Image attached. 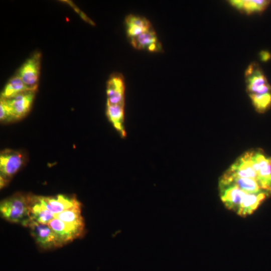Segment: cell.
<instances>
[{
  "instance_id": "16",
  "label": "cell",
  "mask_w": 271,
  "mask_h": 271,
  "mask_svg": "<svg viewBox=\"0 0 271 271\" xmlns=\"http://www.w3.org/2000/svg\"><path fill=\"white\" fill-rule=\"evenodd\" d=\"M124 24L129 39L136 37L153 28L151 23L147 18L133 14L126 16Z\"/></svg>"
},
{
  "instance_id": "20",
  "label": "cell",
  "mask_w": 271,
  "mask_h": 271,
  "mask_svg": "<svg viewBox=\"0 0 271 271\" xmlns=\"http://www.w3.org/2000/svg\"><path fill=\"white\" fill-rule=\"evenodd\" d=\"M230 4L237 10L246 14L260 13L268 6L270 2L266 0H232Z\"/></svg>"
},
{
  "instance_id": "2",
  "label": "cell",
  "mask_w": 271,
  "mask_h": 271,
  "mask_svg": "<svg viewBox=\"0 0 271 271\" xmlns=\"http://www.w3.org/2000/svg\"><path fill=\"white\" fill-rule=\"evenodd\" d=\"M25 158L20 152L6 149L0 154V184L2 188L18 172L25 163Z\"/></svg>"
},
{
  "instance_id": "24",
  "label": "cell",
  "mask_w": 271,
  "mask_h": 271,
  "mask_svg": "<svg viewBox=\"0 0 271 271\" xmlns=\"http://www.w3.org/2000/svg\"><path fill=\"white\" fill-rule=\"evenodd\" d=\"M260 56H261V59L264 61H267L270 57V54H269L268 52L266 51L261 52L260 53Z\"/></svg>"
},
{
  "instance_id": "7",
  "label": "cell",
  "mask_w": 271,
  "mask_h": 271,
  "mask_svg": "<svg viewBox=\"0 0 271 271\" xmlns=\"http://www.w3.org/2000/svg\"><path fill=\"white\" fill-rule=\"evenodd\" d=\"M247 91L249 94L270 93L271 86L260 70L256 65L251 64L245 71Z\"/></svg>"
},
{
  "instance_id": "9",
  "label": "cell",
  "mask_w": 271,
  "mask_h": 271,
  "mask_svg": "<svg viewBox=\"0 0 271 271\" xmlns=\"http://www.w3.org/2000/svg\"><path fill=\"white\" fill-rule=\"evenodd\" d=\"M226 172L238 177L257 181V174L253 159V150L246 151L241 155Z\"/></svg>"
},
{
  "instance_id": "4",
  "label": "cell",
  "mask_w": 271,
  "mask_h": 271,
  "mask_svg": "<svg viewBox=\"0 0 271 271\" xmlns=\"http://www.w3.org/2000/svg\"><path fill=\"white\" fill-rule=\"evenodd\" d=\"M56 234L62 246L82 236L84 224H75L63 222L54 218L48 224Z\"/></svg>"
},
{
  "instance_id": "21",
  "label": "cell",
  "mask_w": 271,
  "mask_h": 271,
  "mask_svg": "<svg viewBox=\"0 0 271 271\" xmlns=\"http://www.w3.org/2000/svg\"><path fill=\"white\" fill-rule=\"evenodd\" d=\"M81 204L55 214V218L67 223L84 224L81 215Z\"/></svg>"
},
{
  "instance_id": "11",
  "label": "cell",
  "mask_w": 271,
  "mask_h": 271,
  "mask_svg": "<svg viewBox=\"0 0 271 271\" xmlns=\"http://www.w3.org/2000/svg\"><path fill=\"white\" fill-rule=\"evenodd\" d=\"M221 200L226 208L236 213L247 192L233 185H219Z\"/></svg>"
},
{
  "instance_id": "3",
  "label": "cell",
  "mask_w": 271,
  "mask_h": 271,
  "mask_svg": "<svg viewBox=\"0 0 271 271\" xmlns=\"http://www.w3.org/2000/svg\"><path fill=\"white\" fill-rule=\"evenodd\" d=\"M28 228L35 242L41 248L49 250L61 247L56 234L48 224L31 220Z\"/></svg>"
},
{
  "instance_id": "10",
  "label": "cell",
  "mask_w": 271,
  "mask_h": 271,
  "mask_svg": "<svg viewBox=\"0 0 271 271\" xmlns=\"http://www.w3.org/2000/svg\"><path fill=\"white\" fill-rule=\"evenodd\" d=\"M125 83L123 76L119 73L112 74L107 82L106 104H125Z\"/></svg>"
},
{
  "instance_id": "23",
  "label": "cell",
  "mask_w": 271,
  "mask_h": 271,
  "mask_svg": "<svg viewBox=\"0 0 271 271\" xmlns=\"http://www.w3.org/2000/svg\"><path fill=\"white\" fill-rule=\"evenodd\" d=\"M0 120L2 122L13 121L9 108L2 98L0 99Z\"/></svg>"
},
{
  "instance_id": "18",
  "label": "cell",
  "mask_w": 271,
  "mask_h": 271,
  "mask_svg": "<svg viewBox=\"0 0 271 271\" xmlns=\"http://www.w3.org/2000/svg\"><path fill=\"white\" fill-rule=\"evenodd\" d=\"M106 116L122 138L126 136L124 126V105L106 104Z\"/></svg>"
},
{
  "instance_id": "13",
  "label": "cell",
  "mask_w": 271,
  "mask_h": 271,
  "mask_svg": "<svg viewBox=\"0 0 271 271\" xmlns=\"http://www.w3.org/2000/svg\"><path fill=\"white\" fill-rule=\"evenodd\" d=\"M129 39L131 45L137 49L153 52L163 51L162 45L153 28Z\"/></svg>"
},
{
  "instance_id": "14",
  "label": "cell",
  "mask_w": 271,
  "mask_h": 271,
  "mask_svg": "<svg viewBox=\"0 0 271 271\" xmlns=\"http://www.w3.org/2000/svg\"><path fill=\"white\" fill-rule=\"evenodd\" d=\"M219 185H233L249 193L265 192L255 180L238 177L226 171L221 176Z\"/></svg>"
},
{
  "instance_id": "17",
  "label": "cell",
  "mask_w": 271,
  "mask_h": 271,
  "mask_svg": "<svg viewBox=\"0 0 271 271\" xmlns=\"http://www.w3.org/2000/svg\"><path fill=\"white\" fill-rule=\"evenodd\" d=\"M269 194L266 192L258 193H247L243 198L236 213L243 217L251 214Z\"/></svg>"
},
{
  "instance_id": "22",
  "label": "cell",
  "mask_w": 271,
  "mask_h": 271,
  "mask_svg": "<svg viewBox=\"0 0 271 271\" xmlns=\"http://www.w3.org/2000/svg\"><path fill=\"white\" fill-rule=\"evenodd\" d=\"M249 97L256 110L264 112L271 106V93L249 94Z\"/></svg>"
},
{
  "instance_id": "1",
  "label": "cell",
  "mask_w": 271,
  "mask_h": 271,
  "mask_svg": "<svg viewBox=\"0 0 271 271\" xmlns=\"http://www.w3.org/2000/svg\"><path fill=\"white\" fill-rule=\"evenodd\" d=\"M1 216L7 221L28 227L31 221L29 195L17 193L3 200L0 204Z\"/></svg>"
},
{
  "instance_id": "5",
  "label": "cell",
  "mask_w": 271,
  "mask_h": 271,
  "mask_svg": "<svg viewBox=\"0 0 271 271\" xmlns=\"http://www.w3.org/2000/svg\"><path fill=\"white\" fill-rule=\"evenodd\" d=\"M257 181L262 189L271 194V157L261 150H253Z\"/></svg>"
},
{
  "instance_id": "15",
  "label": "cell",
  "mask_w": 271,
  "mask_h": 271,
  "mask_svg": "<svg viewBox=\"0 0 271 271\" xmlns=\"http://www.w3.org/2000/svg\"><path fill=\"white\" fill-rule=\"evenodd\" d=\"M29 211L31 220L42 224H48L55 217V214L47 209L40 196L29 195Z\"/></svg>"
},
{
  "instance_id": "19",
  "label": "cell",
  "mask_w": 271,
  "mask_h": 271,
  "mask_svg": "<svg viewBox=\"0 0 271 271\" xmlns=\"http://www.w3.org/2000/svg\"><path fill=\"white\" fill-rule=\"evenodd\" d=\"M36 89L27 85L18 75H16L7 83L1 94V98H12L29 91L36 90Z\"/></svg>"
},
{
  "instance_id": "12",
  "label": "cell",
  "mask_w": 271,
  "mask_h": 271,
  "mask_svg": "<svg viewBox=\"0 0 271 271\" xmlns=\"http://www.w3.org/2000/svg\"><path fill=\"white\" fill-rule=\"evenodd\" d=\"M40 196L47 209L55 214L81 204L74 196L59 194L55 196Z\"/></svg>"
},
{
  "instance_id": "8",
  "label": "cell",
  "mask_w": 271,
  "mask_h": 271,
  "mask_svg": "<svg viewBox=\"0 0 271 271\" xmlns=\"http://www.w3.org/2000/svg\"><path fill=\"white\" fill-rule=\"evenodd\" d=\"M40 59V54L35 53L23 63L16 74L27 85L32 88H37Z\"/></svg>"
},
{
  "instance_id": "6",
  "label": "cell",
  "mask_w": 271,
  "mask_h": 271,
  "mask_svg": "<svg viewBox=\"0 0 271 271\" xmlns=\"http://www.w3.org/2000/svg\"><path fill=\"white\" fill-rule=\"evenodd\" d=\"M36 90L29 91L10 99H3L7 104L12 120L24 117L30 111Z\"/></svg>"
}]
</instances>
